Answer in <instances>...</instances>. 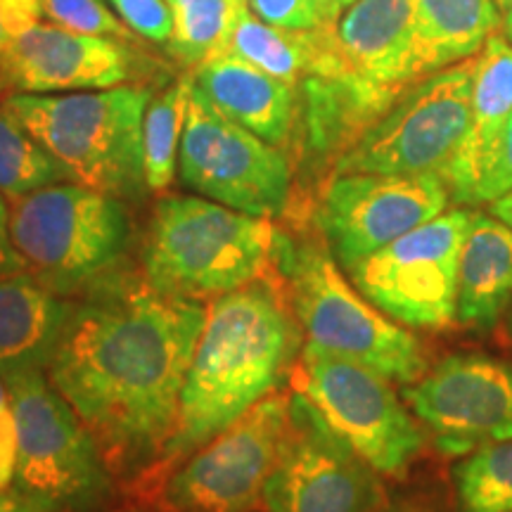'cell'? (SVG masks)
Here are the masks:
<instances>
[{
  "instance_id": "29",
  "label": "cell",
  "mask_w": 512,
  "mask_h": 512,
  "mask_svg": "<svg viewBox=\"0 0 512 512\" xmlns=\"http://www.w3.org/2000/svg\"><path fill=\"white\" fill-rule=\"evenodd\" d=\"M110 3L133 34L166 46L174 29V17L166 0H110Z\"/></svg>"
},
{
  "instance_id": "4",
  "label": "cell",
  "mask_w": 512,
  "mask_h": 512,
  "mask_svg": "<svg viewBox=\"0 0 512 512\" xmlns=\"http://www.w3.org/2000/svg\"><path fill=\"white\" fill-rule=\"evenodd\" d=\"M152 93L114 86L76 93H10L3 107L50 152L72 183L112 197L147 188L143 121Z\"/></svg>"
},
{
  "instance_id": "3",
  "label": "cell",
  "mask_w": 512,
  "mask_h": 512,
  "mask_svg": "<svg viewBox=\"0 0 512 512\" xmlns=\"http://www.w3.org/2000/svg\"><path fill=\"white\" fill-rule=\"evenodd\" d=\"M278 240L271 219L207 197H162L143 249L145 278L174 297H221L259 280L275 264Z\"/></svg>"
},
{
  "instance_id": "32",
  "label": "cell",
  "mask_w": 512,
  "mask_h": 512,
  "mask_svg": "<svg viewBox=\"0 0 512 512\" xmlns=\"http://www.w3.org/2000/svg\"><path fill=\"white\" fill-rule=\"evenodd\" d=\"M17 470V415L8 384L0 377V491H12Z\"/></svg>"
},
{
  "instance_id": "39",
  "label": "cell",
  "mask_w": 512,
  "mask_h": 512,
  "mask_svg": "<svg viewBox=\"0 0 512 512\" xmlns=\"http://www.w3.org/2000/svg\"><path fill=\"white\" fill-rule=\"evenodd\" d=\"M505 330H508V335L512 337V302L508 306V311H505Z\"/></svg>"
},
{
  "instance_id": "17",
  "label": "cell",
  "mask_w": 512,
  "mask_h": 512,
  "mask_svg": "<svg viewBox=\"0 0 512 512\" xmlns=\"http://www.w3.org/2000/svg\"><path fill=\"white\" fill-rule=\"evenodd\" d=\"M342 76L399 95L425 79L415 43L413 0H354L335 27Z\"/></svg>"
},
{
  "instance_id": "36",
  "label": "cell",
  "mask_w": 512,
  "mask_h": 512,
  "mask_svg": "<svg viewBox=\"0 0 512 512\" xmlns=\"http://www.w3.org/2000/svg\"><path fill=\"white\" fill-rule=\"evenodd\" d=\"M491 214L512 228V190L505 192L503 197H498L496 202H491Z\"/></svg>"
},
{
  "instance_id": "41",
  "label": "cell",
  "mask_w": 512,
  "mask_h": 512,
  "mask_svg": "<svg viewBox=\"0 0 512 512\" xmlns=\"http://www.w3.org/2000/svg\"><path fill=\"white\" fill-rule=\"evenodd\" d=\"M496 5H498V8H501V10L505 12V10H508L510 5H512V0H496Z\"/></svg>"
},
{
  "instance_id": "9",
  "label": "cell",
  "mask_w": 512,
  "mask_h": 512,
  "mask_svg": "<svg viewBox=\"0 0 512 512\" xmlns=\"http://www.w3.org/2000/svg\"><path fill=\"white\" fill-rule=\"evenodd\" d=\"M292 377L294 392L375 472L401 477L420 456L425 430L377 370L306 342Z\"/></svg>"
},
{
  "instance_id": "2",
  "label": "cell",
  "mask_w": 512,
  "mask_h": 512,
  "mask_svg": "<svg viewBox=\"0 0 512 512\" xmlns=\"http://www.w3.org/2000/svg\"><path fill=\"white\" fill-rule=\"evenodd\" d=\"M287 304V294L266 280H254L209 304L152 496H159L178 463L273 394L290 373L299 330Z\"/></svg>"
},
{
  "instance_id": "11",
  "label": "cell",
  "mask_w": 512,
  "mask_h": 512,
  "mask_svg": "<svg viewBox=\"0 0 512 512\" xmlns=\"http://www.w3.org/2000/svg\"><path fill=\"white\" fill-rule=\"evenodd\" d=\"M183 183L207 200L273 219L290 200V162L278 147L235 124L192 81L178 152Z\"/></svg>"
},
{
  "instance_id": "33",
  "label": "cell",
  "mask_w": 512,
  "mask_h": 512,
  "mask_svg": "<svg viewBox=\"0 0 512 512\" xmlns=\"http://www.w3.org/2000/svg\"><path fill=\"white\" fill-rule=\"evenodd\" d=\"M43 19L41 0H0V55L15 38Z\"/></svg>"
},
{
  "instance_id": "10",
  "label": "cell",
  "mask_w": 512,
  "mask_h": 512,
  "mask_svg": "<svg viewBox=\"0 0 512 512\" xmlns=\"http://www.w3.org/2000/svg\"><path fill=\"white\" fill-rule=\"evenodd\" d=\"M472 211H444L351 268V283L406 328L444 330L458 323L460 256Z\"/></svg>"
},
{
  "instance_id": "40",
  "label": "cell",
  "mask_w": 512,
  "mask_h": 512,
  "mask_svg": "<svg viewBox=\"0 0 512 512\" xmlns=\"http://www.w3.org/2000/svg\"><path fill=\"white\" fill-rule=\"evenodd\" d=\"M380 512H425V510H415V508H387V505H384V508H382Z\"/></svg>"
},
{
  "instance_id": "31",
  "label": "cell",
  "mask_w": 512,
  "mask_h": 512,
  "mask_svg": "<svg viewBox=\"0 0 512 512\" xmlns=\"http://www.w3.org/2000/svg\"><path fill=\"white\" fill-rule=\"evenodd\" d=\"M510 190H512V117L508 121V126H505L501 140H498L494 159H491L484 181L479 183L472 207H475V204L496 202L498 197H503L505 192Z\"/></svg>"
},
{
  "instance_id": "35",
  "label": "cell",
  "mask_w": 512,
  "mask_h": 512,
  "mask_svg": "<svg viewBox=\"0 0 512 512\" xmlns=\"http://www.w3.org/2000/svg\"><path fill=\"white\" fill-rule=\"evenodd\" d=\"M316 5L325 24H337L342 12L347 10V0H316Z\"/></svg>"
},
{
  "instance_id": "25",
  "label": "cell",
  "mask_w": 512,
  "mask_h": 512,
  "mask_svg": "<svg viewBox=\"0 0 512 512\" xmlns=\"http://www.w3.org/2000/svg\"><path fill=\"white\" fill-rule=\"evenodd\" d=\"M192 79H178L150 100L143 121V169L147 190L162 192L174 183L176 159L188 117Z\"/></svg>"
},
{
  "instance_id": "19",
  "label": "cell",
  "mask_w": 512,
  "mask_h": 512,
  "mask_svg": "<svg viewBox=\"0 0 512 512\" xmlns=\"http://www.w3.org/2000/svg\"><path fill=\"white\" fill-rule=\"evenodd\" d=\"M192 81L216 110L266 143L280 145L290 136L297 102L292 83L275 79L230 53L200 64Z\"/></svg>"
},
{
  "instance_id": "15",
  "label": "cell",
  "mask_w": 512,
  "mask_h": 512,
  "mask_svg": "<svg viewBox=\"0 0 512 512\" xmlns=\"http://www.w3.org/2000/svg\"><path fill=\"white\" fill-rule=\"evenodd\" d=\"M403 401L444 456L512 439V361L451 354L406 384Z\"/></svg>"
},
{
  "instance_id": "5",
  "label": "cell",
  "mask_w": 512,
  "mask_h": 512,
  "mask_svg": "<svg viewBox=\"0 0 512 512\" xmlns=\"http://www.w3.org/2000/svg\"><path fill=\"white\" fill-rule=\"evenodd\" d=\"M275 264L306 342L363 363L399 384L425 375L427 354L420 339L370 304L344 278L328 245L294 242L280 233Z\"/></svg>"
},
{
  "instance_id": "21",
  "label": "cell",
  "mask_w": 512,
  "mask_h": 512,
  "mask_svg": "<svg viewBox=\"0 0 512 512\" xmlns=\"http://www.w3.org/2000/svg\"><path fill=\"white\" fill-rule=\"evenodd\" d=\"M512 302V228L496 216L472 211L460 256L458 323L486 332Z\"/></svg>"
},
{
  "instance_id": "23",
  "label": "cell",
  "mask_w": 512,
  "mask_h": 512,
  "mask_svg": "<svg viewBox=\"0 0 512 512\" xmlns=\"http://www.w3.org/2000/svg\"><path fill=\"white\" fill-rule=\"evenodd\" d=\"M422 76L472 60L503 27L496 0H413Z\"/></svg>"
},
{
  "instance_id": "13",
  "label": "cell",
  "mask_w": 512,
  "mask_h": 512,
  "mask_svg": "<svg viewBox=\"0 0 512 512\" xmlns=\"http://www.w3.org/2000/svg\"><path fill=\"white\" fill-rule=\"evenodd\" d=\"M268 512H380V472L320 418L313 403L290 394L287 427L264 486Z\"/></svg>"
},
{
  "instance_id": "38",
  "label": "cell",
  "mask_w": 512,
  "mask_h": 512,
  "mask_svg": "<svg viewBox=\"0 0 512 512\" xmlns=\"http://www.w3.org/2000/svg\"><path fill=\"white\" fill-rule=\"evenodd\" d=\"M503 36L512 43V5L505 10V15H503Z\"/></svg>"
},
{
  "instance_id": "27",
  "label": "cell",
  "mask_w": 512,
  "mask_h": 512,
  "mask_svg": "<svg viewBox=\"0 0 512 512\" xmlns=\"http://www.w3.org/2000/svg\"><path fill=\"white\" fill-rule=\"evenodd\" d=\"M64 181L62 166L0 102V192L12 200Z\"/></svg>"
},
{
  "instance_id": "24",
  "label": "cell",
  "mask_w": 512,
  "mask_h": 512,
  "mask_svg": "<svg viewBox=\"0 0 512 512\" xmlns=\"http://www.w3.org/2000/svg\"><path fill=\"white\" fill-rule=\"evenodd\" d=\"M166 5L174 17L166 48L190 67L226 53L247 10V0H166Z\"/></svg>"
},
{
  "instance_id": "16",
  "label": "cell",
  "mask_w": 512,
  "mask_h": 512,
  "mask_svg": "<svg viewBox=\"0 0 512 512\" xmlns=\"http://www.w3.org/2000/svg\"><path fill=\"white\" fill-rule=\"evenodd\" d=\"M131 72L133 55L126 43L38 22L0 55V91H102L121 86Z\"/></svg>"
},
{
  "instance_id": "18",
  "label": "cell",
  "mask_w": 512,
  "mask_h": 512,
  "mask_svg": "<svg viewBox=\"0 0 512 512\" xmlns=\"http://www.w3.org/2000/svg\"><path fill=\"white\" fill-rule=\"evenodd\" d=\"M512 117V43L496 34L475 57L470 126L460 150L448 164L444 181L451 200L472 207L479 183L489 171L491 159Z\"/></svg>"
},
{
  "instance_id": "43",
  "label": "cell",
  "mask_w": 512,
  "mask_h": 512,
  "mask_svg": "<svg viewBox=\"0 0 512 512\" xmlns=\"http://www.w3.org/2000/svg\"><path fill=\"white\" fill-rule=\"evenodd\" d=\"M114 512H131V510H114Z\"/></svg>"
},
{
  "instance_id": "1",
  "label": "cell",
  "mask_w": 512,
  "mask_h": 512,
  "mask_svg": "<svg viewBox=\"0 0 512 512\" xmlns=\"http://www.w3.org/2000/svg\"><path fill=\"white\" fill-rule=\"evenodd\" d=\"M207 311L114 268L69 304L48 373L98 441L107 467L140 496L155 494L159 458Z\"/></svg>"
},
{
  "instance_id": "14",
  "label": "cell",
  "mask_w": 512,
  "mask_h": 512,
  "mask_svg": "<svg viewBox=\"0 0 512 512\" xmlns=\"http://www.w3.org/2000/svg\"><path fill=\"white\" fill-rule=\"evenodd\" d=\"M451 192L441 176L335 174L316 223L330 254L351 271L370 254L444 214Z\"/></svg>"
},
{
  "instance_id": "30",
  "label": "cell",
  "mask_w": 512,
  "mask_h": 512,
  "mask_svg": "<svg viewBox=\"0 0 512 512\" xmlns=\"http://www.w3.org/2000/svg\"><path fill=\"white\" fill-rule=\"evenodd\" d=\"M247 5L256 17L280 29L332 27L320 17L316 0H247Z\"/></svg>"
},
{
  "instance_id": "7",
  "label": "cell",
  "mask_w": 512,
  "mask_h": 512,
  "mask_svg": "<svg viewBox=\"0 0 512 512\" xmlns=\"http://www.w3.org/2000/svg\"><path fill=\"white\" fill-rule=\"evenodd\" d=\"M17 415L12 494L34 512H100L112 477L98 441L43 370L5 377Z\"/></svg>"
},
{
  "instance_id": "12",
  "label": "cell",
  "mask_w": 512,
  "mask_h": 512,
  "mask_svg": "<svg viewBox=\"0 0 512 512\" xmlns=\"http://www.w3.org/2000/svg\"><path fill=\"white\" fill-rule=\"evenodd\" d=\"M290 396L264 401L178 463L159 489L164 512H252L264 503V486L287 427Z\"/></svg>"
},
{
  "instance_id": "42",
  "label": "cell",
  "mask_w": 512,
  "mask_h": 512,
  "mask_svg": "<svg viewBox=\"0 0 512 512\" xmlns=\"http://www.w3.org/2000/svg\"><path fill=\"white\" fill-rule=\"evenodd\" d=\"M351 3H354V0H347V8H349V5H351Z\"/></svg>"
},
{
  "instance_id": "34",
  "label": "cell",
  "mask_w": 512,
  "mask_h": 512,
  "mask_svg": "<svg viewBox=\"0 0 512 512\" xmlns=\"http://www.w3.org/2000/svg\"><path fill=\"white\" fill-rule=\"evenodd\" d=\"M19 271H24V264L10 238V204L0 192V280Z\"/></svg>"
},
{
  "instance_id": "26",
  "label": "cell",
  "mask_w": 512,
  "mask_h": 512,
  "mask_svg": "<svg viewBox=\"0 0 512 512\" xmlns=\"http://www.w3.org/2000/svg\"><path fill=\"white\" fill-rule=\"evenodd\" d=\"M460 512H512V439L467 453L453 467Z\"/></svg>"
},
{
  "instance_id": "6",
  "label": "cell",
  "mask_w": 512,
  "mask_h": 512,
  "mask_svg": "<svg viewBox=\"0 0 512 512\" xmlns=\"http://www.w3.org/2000/svg\"><path fill=\"white\" fill-rule=\"evenodd\" d=\"M8 204L10 238L24 271L60 297L83 292L124 259L131 223L119 197L55 183Z\"/></svg>"
},
{
  "instance_id": "8",
  "label": "cell",
  "mask_w": 512,
  "mask_h": 512,
  "mask_svg": "<svg viewBox=\"0 0 512 512\" xmlns=\"http://www.w3.org/2000/svg\"><path fill=\"white\" fill-rule=\"evenodd\" d=\"M475 57L411 83L363 136L337 157L335 174L444 178L470 126Z\"/></svg>"
},
{
  "instance_id": "20",
  "label": "cell",
  "mask_w": 512,
  "mask_h": 512,
  "mask_svg": "<svg viewBox=\"0 0 512 512\" xmlns=\"http://www.w3.org/2000/svg\"><path fill=\"white\" fill-rule=\"evenodd\" d=\"M69 304L29 271L0 280V377L43 370L60 344Z\"/></svg>"
},
{
  "instance_id": "37",
  "label": "cell",
  "mask_w": 512,
  "mask_h": 512,
  "mask_svg": "<svg viewBox=\"0 0 512 512\" xmlns=\"http://www.w3.org/2000/svg\"><path fill=\"white\" fill-rule=\"evenodd\" d=\"M0 512H34L24 505L12 491H0Z\"/></svg>"
},
{
  "instance_id": "22",
  "label": "cell",
  "mask_w": 512,
  "mask_h": 512,
  "mask_svg": "<svg viewBox=\"0 0 512 512\" xmlns=\"http://www.w3.org/2000/svg\"><path fill=\"white\" fill-rule=\"evenodd\" d=\"M335 27L280 29L256 17L247 5L226 53L292 86L304 76H342Z\"/></svg>"
},
{
  "instance_id": "28",
  "label": "cell",
  "mask_w": 512,
  "mask_h": 512,
  "mask_svg": "<svg viewBox=\"0 0 512 512\" xmlns=\"http://www.w3.org/2000/svg\"><path fill=\"white\" fill-rule=\"evenodd\" d=\"M41 12L62 29L133 43V31L102 0H41Z\"/></svg>"
}]
</instances>
